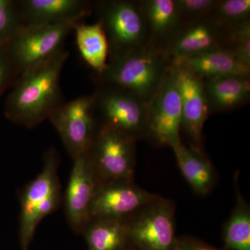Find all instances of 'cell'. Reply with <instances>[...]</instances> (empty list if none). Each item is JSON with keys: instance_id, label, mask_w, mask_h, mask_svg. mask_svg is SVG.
Instances as JSON below:
<instances>
[{"instance_id": "obj_1", "label": "cell", "mask_w": 250, "mask_h": 250, "mask_svg": "<svg viewBox=\"0 0 250 250\" xmlns=\"http://www.w3.org/2000/svg\"><path fill=\"white\" fill-rule=\"evenodd\" d=\"M70 52L65 49L24 72L5 102V116L16 124L34 128L65 103L60 78Z\"/></svg>"}, {"instance_id": "obj_2", "label": "cell", "mask_w": 250, "mask_h": 250, "mask_svg": "<svg viewBox=\"0 0 250 250\" xmlns=\"http://www.w3.org/2000/svg\"><path fill=\"white\" fill-rule=\"evenodd\" d=\"M170 62L160 49L148 45L108 62L95 82L133 94L149 104L165 78Z\"/></svg>"}, {"instance_id": "obj_3", "label": "cell", "mask_w": 250, "mask_h": 250, "mask_svg": "<svg viewBox=\"0 0 250 250\" xmlns=\"http://www.w3.org/2000/svg\"><path fill=\"white\" fill-rule=\"evenodd\" d=\"M59 164L58 152L54 148H50L44 156L42 172L21 192V250H29L38 225L42 219L57 209L60 205L62 191L58 176Z\"/></svg>"}, {"instance_id": "obj_4", "label": "cell", "mask_w": 250, "mask_h": 250, "mask_svg": "<svg viewBox=\"0 0 250 250\" xmlns=\"http://www.w3.org/2000/svg\"><path fill=\"white\" fill-rule=\"evenodd\" d=\"M94 10L107 38L108 62L149 44L147 23L141 1H96Z\"/></svg>"}, {"instance_id": "obj_5", "label": "cell", "mask_w": 250, "mask_h": 250, "mask_svg": "<svg viewBox=\"0 0 250 250\" xmlns=\"http://www.w3.org/2000/svg\"><path fill=\"white\" fill-rule=\"evenodd\" d=\"M136 142L111 125H98L88 153L100 184L134 181Z\"/></svg>"}, {"instance_id": "obj_6", "label": "cell", "mask_w": 250, "mask_h": 250, "mask_svg": "<svg viewBox=\"0 0 250 250\" xmlns=\"http://www.w3.org/2000/svg\"><path fill=\"white\" fill-rule=\"evenodd\" d=\"M80 22L23 26L6 45L21 76L64 49L67 36Z\"/></svg>"}, {"instance_id": "obj_7", "label": "cell", "mask_w": 250, "mask_h": 250, "mask_svg": "<svg viewBox=\"0 0 250 250\" xmlns=\"http://www.w3.org/2000/svg\"><path fill=\"white\" fill-rule=\"evenodd\" d=\"M175 204L159 196L129 219V241L138 250H174Z\"/></svg>"}, {"instance_id": "obj_8", "label": "cell", "mask_w": 250, "mask_h": 250, "mask_svg": "<svg viewBox=\"0 0 250 250\" xmlns=\"http://www.w3.org/2000/svg\"><path fill=\"white\" fill-rule=\"evenodd\" d=\"M94 94L63 103L48 120L72 159L88 152L98 129Z\"/></svg>"}, {"instance_id": "obj_9", "label": "cell", "mask_w": 250, "mask_h": 250, "mask_svg": "<svg viewBox=\"0 0 250 250\" xmlns=\"http://www.w3.org/2000/svg\"><path fill=\"white\" fill-rule=\"evenodd\" d=\"M94 92L97 116L102 123L121 130L137 140L147 136L148 103L128 93L96 82Z\"/></svg>"}, {"instance_id": "obj_10", "label": "cell", "mask_w": 250, "mask_h": 250, "mask_svg": "<svg viewBox=\"0 0 250 250\" xmlns=\"http://www.w3.org/2000/svg\"><path fill=\"white\" fill-rule=\"evenodd\" d=\"M182 108L175 72L170 67L148 104L147 136L159 146L172 147L181 142Z\"/></svg>"}, {"instance_id": "obj_11", "label": "cell", "mask_w": 250, "mask_h": 250, "mask_svg": "<svg viewBox=\"0 0 250 250\" xmlns=\"http://www.w3.org/2000/svg\"><path fill=\"white\" fill-rule=\"evenodd\" d=\"M65 196L67 220L72 229L82 232L90 220V209L100 182L88 152L73 159Z\"/></svg>"}, {"instance_id": "obj_12", "label": "cell", "mask_w": 250, "mask_h": 250, "mask_svg": "<svg viewBox=\"0 0 250 250\" xmlns=\"http://www.w3.org/2000/svg\"><path fill=\"white\" fill-rule=\"evenodd\" d=\"M229 28L219 22L210 14L182 26L163 52L171 62L208 51L225 49Z\"/></svg>"}, {"instance_id": "obj_13", "label": "cell", "mask_w": 250, "mask_h": 250, "mask_svg": "<svg viewBox=\"0 0 250 250\" xmlns=\"http://www.w3.org/2000/svg\"><path fill=\"white\" fill-rule=\"evenodd\" d=\"M159 196L141 188L134 181L100 184L90 209V219H129Z\"/></svg>"}, {"instance_id": "obj_14", "label": "cell", "mask_w": 250, "mask_h": 250, "mask_svg": "<svg viewBox=\"0 0 250 250\" xmlns=\"http://www.w3.org/2000/svg\"><path fill=\"white\" fill-rule=\"evenodd\" d=\"M172 67L182 101V128L192 141V147L202 150V131L209 113L205 82L184 69Z\"/></svg>"}, {"instance_id": "obj_15", "label": "cell", "mask_w": 250, "mask_h": 250, "mask_svg": "<svg viewBox=\"0 0 250 250\" xmlns=\"http://www.w3.org/2000/svg\"><path fill=\"white\" fill-rule=\"evenodd\" d=\"M24 26L81 22L92 14L95 3L86 0L17 1Z\"/></svg>"}, {"instance_id": "obj_16", "label": "cell", "mask_w": 250, "mask_h": 250, "mask_svg": "<svg viewBox=\"0 0 250 250\" xmlns=\"http://www.w3.org/2000/svg\"><path fill=\"white\" fill-rule=\"evenodd\" d=\"M170 65L184 69L203 80L228 75H250V65L223 48L172 61Z\"/></svg>"}, {"instance_id": "obj_17", "label": "cell", "mask_w": 250, "mask_h": 250, "mask_svg": "<svg viewBox=\"0 0 250 250\" xmlns=\"http://www.w3.org/2000/svg\"><path fill=\"white\" fill-rule=\"evenodd\" d=\"M141 6L149 34V45L163 51L182 27L176 0H148Z\"/></svg>"}, {"instance_id": "obj_18", "label": "cell", "mask_w": 250, "mask_h": 250, "mask_svg": "<svg viewBox=\"0 0 250 250\" xmlns=\"http://www.w3.org/2000/svg\"><path fill=\"white\" fill-rule=\"evenodd\" d=\"M171 148L179 170L192 190L199 195L209 193L214 187L216 175L213 165L202 150L187 147L182 141Z\"/></svg>"}, {"instance_id": "obj_19", "label": "cell", "mask_w": 250, "mask_h": 250, "mask_svg": "<svg viewBox=\"0 0 250 250\" xmlns=\"http://www.w3.org/2000/svg\"><path fill=\"white\" fill-rule=\"evenodd\" d=\"M204 82L209 113L231 111L241 107L249 100L250 77L228 75Z\"/></svg>"}, {"instance_id": "obj_20", "label": "cell", "mask_w": 250, "mask_h": 250, "mask_svg": "<svg viewBox=\"0 0 250 250\" xmlns=\"http://www.w3.org/2000/svg\"><path fill=\"white\" fill-rule=\"evenodd\" d=\"M129 219H90L81 232L88 250L125 249L129 245Z\"/></svg>"}, {"instance_id": "obj_21", "label": "cell", "mask_w": 250, "mask_h": 250, "mask_svg": "<svg viewBox=\"0 0 250 250\" xmlns=\"http://www.w3.org/2000/svg\"><path fill=\"white\" fill-rule=\"evenodd\" d=\"M79 51L84 62L100 75L107 65L109 47L103 25L99 22L93 24L80 22L74 29Z\"/></svg>"}, {"instance_id": "obj_22", "label": "cell", "mask_w": 250, "mask_h": 250, "mask_svg": "<svg viewBox=\"0 0 250 250\" xmlns=\"http://www.w3.org/2000/svg\"><path fill=\"white\" fill-rule=\"evenodd\" d=\"M238 174L234 176L236 205L223 229L225 250H250V207L238 187Z\"/></svg>"}, {"instance_id": "obj_23", "label": "cell", "mask_w": 250, "mask_h": 250, "mask_svg": "<svg viewBox=\"0 0 250 250\" xmlns=\"http://www.w3.org/2000/svg\"><path fill=\"white\" fill-rule=\"evenodd\" d=\"M212 16L225 27H231L250 20V0L218 1Z\"/></svg>"}, {"instance_id": "obj_24", "label": "cell", "mask_w": 250, "mask_h": 250, "mask_svg": "<svg viewBox=\"0 0 250 250\" xmlns=\"http://www.w3.org/2000/svg\"><path fill=\"white\" fill-rule=\"evenodd\" d=\"M23 26L17 1L0 0V45H7Z\"/></svg>"}, {"instance_id": "obj_25", "label": "cell", "mask_w": 250, "mask_h": 250, "mask_svg": "<svg viewBox=\"0 0 250 250\" xmlns=\"http://www.w3.org/2000/svg\"><path fill=\"white\" fill-rule=\"evenodd\" d=\"M225 49L250 65V20L229 29Z\"/></svg>"}, {"instance_id": "obj_26", "label": "cell", "mask_w": 250, "mask_h": 250, "mask_svg": "<svg viewBox=\"0 0 250 250\" xmlns=\"http://www.w3.org/2000/svg\"><path fill=\"white\" fill-rule=\"evenodd\" d=\"M182 24L193 22L213 12L218 3L217 0H176Z\"/></svg>"}, {"instance_id": "obj_27", "label": "cell", "mask_w": 250, "mask_h": 250, "mask_svg": "<svg viewBox=\"0 0 250 250\" xmlns=\"http://www.w3.org/2000/svg\"><path fill=\"white\" fill-rule=\"evenodd\" d=\"M21 75L10 57L6 45H0V95L12 88Z\"/></svg>"}, {"instance_id": "obj_28", "label": "cell", "mask_w": 250, "mask_h": 250, "mask_svg": "<svg viewBox=\"0 0 250 250\" xmlns=\"http://www.w3.org/2000/svg\"><path fill=\"white\" fill-rule=\"evenodd\" d=\"M174 250H225L218 249L191 236L177 237Z\"/></svg>"}, {"instance_id": "obj_29", "label": "cell", "mask_w": 250, "mask_h": 250, "mask_svg": "<svg viewBox=\"0 0 250 250\" xmlns=\"http://www.w3.org/2000/svg\"><path fill=\"white\" fill-rule=\"evenodd\" d=\"M123 250H138L136 249V248H135L134 247H133L131 246V245H129V246H126V248H125V249H123Z\"/></svg>"}]
</instances>
